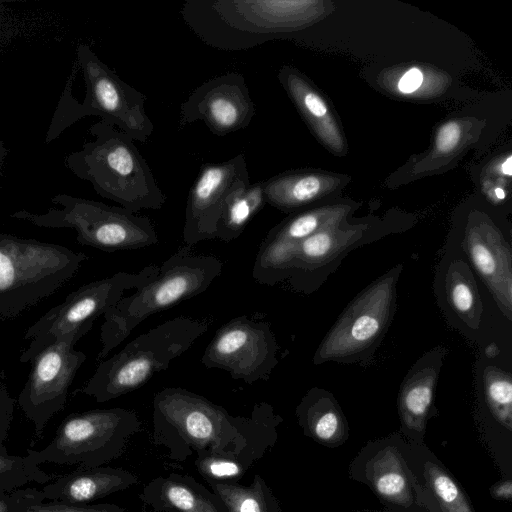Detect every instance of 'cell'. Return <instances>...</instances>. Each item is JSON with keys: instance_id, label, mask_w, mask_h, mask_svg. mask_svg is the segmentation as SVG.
Listing matches in <instances>:
<instances>
[{"instance_id": "1", "label": "cell", "mask_w": 512, "mask_h": 512, "mask_svg": "<svg viewBox=\"0 0 512 512\" xmlns=\"http://www.w3.org/2000/svg\"><path fill=\"white\" fill-rule=\"evenodd\" d=\"M153 440L171 460L214 454L233 458L247 471L277 442L283 418L266 402L249 416H233L222 406L181 387L153 398Z\"/></svg>"}, {"instance_id": "2", "label": "cell", "mask_w": 512, "mask_h": 512, "mask_svg": "<svg viewBox=\"0 0 512 512\" xmlns=\"http://www.w3.org/2000/svg\"><path fill=\"white\" fill-rule=\"evenodd\" d=\"M313 2L186 0L180 14L207 46L240 51L296 32L311 19Z\"/></svg>"}, {"instance_id": "3", "label": "cell", "mask_w": 512, "mask_h": 512, "mask_svg": "<svg viewBox=\"0 0 512 512\" xmlns=\"http://www.w3.org/2000/svg\"><path fill=\"white\" fill-rule=\"evenodd\" d=\"M93 140L65 158L66 167L98 195L126 210H159L166 202L146 160L128 135L102 120L89 129Z\"/></svg>"}, {"instance_id": "4", "label": "cell", "mask_w": 512, "mask_h": 512, "mask_svg": "<svg viewBox=\"0 0 512 512\" xmlns=\"http://www.w3.org/2000/svg\"><path fill=\"white\" fill-rule=\"evenodd\" d=\"M222 267L215 256L195 254L186 245L178 248L159 266L153 280L123 296L103 314L97 360L105 359L148 317L205 292Z\"/></svg>"}, {"instance_id": "5", "label": "cell", "mask_w": 512, "mask_h": 512, "mask_svg": "<svg viewBox=\"0 0 512 512\" xmlns=\"http://www.w3.org/2000/svg\"><path fill=\"white\" fill-rule=\"evenodd\" d=\"M76 51L86 88L85 97L82 102L73 97L69 79L49 126L46 142L56 139L86 116H99L132 140L146 142L154 131L145 111L146 95L122 80L88 45L80 43Z\"/></svg>"}, {"instance_id": "6", "label": "cell", "mask_w": 512, "mask_h": 512, "mask_svg": "<svg viewBox=\"0 0 512 512\" xmlns=\"http://www.w3.org/2000/svg\"><path fill=\"white\" fill-rule=\"evenodd\" d=\"M208 327V322L186 316L157 325L100 362L81 392L103 403L141 388L185 353Z\"/></svg>"}, {"instance_id": "7", "label": "cell", "mask_w": 512, "mask_h": 512, "mask_svg": "<svg viewBox=\"0 0 512 512\" xmlns=\"http://www.w3.org/2000/svg\"><path fill=\"white\" fill-rule=\"evenodd\" d=\"M86 258L62 245L0 233V320L55 293Z\"/></svg>"}, {"instance_id": "8", "label": "cell", "mask_w": 512, "mask_h": 512, "mask_svg": "<svg viewBox=\"0 0 512 512\" xmlns=\"http://www.w3.org/2000/svg\"><path fill=\"white\" fill-rule=\"evenodd\" d=\"M51 202L56 207L45 213L20 210L10 217L43 228L73 229L79 244L106 252L135 250L159 242L149 217L137 215L123 207L67 194H57Z\"/></svg>"}, {"instance_id": "9", "label": "cell", "mask_w": 512, "mask_h": 512, "mask_svg": "<svg viewBox=\"0 0 512 512\" xmlns=\"http://www.w3.org/2000/svg\"><path fill=\"white\" fill-rule=\"evenodd\" d=\"M140 430L141 421L133 410L117 407L75 412L60 423L45 447L30 448L27 455L39 466L99 467L118 459Z\"/></svg>"}, {"instance_id": "10", "label": "cell", "mask_w": 512, "mask_h": 512, "mask_svg": "<svg viewBox=\"0 0 512 512\" xmlns=\"http://www.w3.org/2000/svg\"><path fill=\"white\" fill-rule=\"evenodd\" d=\"M159 266L149 265L140 272H117L87 283L71 292L65 300L47 311L25 332L30 344L20 356L27 363L56 338L79 326L93 324L129 290H136L153 280Z\"/></svg>"}, {"instance_id": "11", "label": "cell", "mask_w": 512, "mask_h": 512, "mask_svg": "<svg viewBox=\"0 0 512 512\" xmlns=\"http://www.w3.org/2000/svg\"><path fill=\"white\" fill-rule=\"evenodd\" d=\"M400 271L391 269L353 299L319 345L315 364L351 362L375 347L392 319Z\"/></svg>"}, {"instance_id": "12", "label": "cell", "mask_w": 512, "mask_h": 512, "mask_svg": "<svg viewBox=\"0 0 512 512\" xmlns=\"http://www.w3.org/2000/svg\"><path fill=\"white\" fill-rule=\"evenodd\" d=\"M93 324L79 326L43 348L31 361L32 368L23 386L18 405L34 425L35 435L42 437L51 418L62 411L70 385L87 356L74 346Z\"/></svg>"}, {"instance_id": "13", "label": "cell", "mask_w": 512, "mask_h": 512, "mask_svg": "<svg viewBox=\"0 0 512 512\" xmlns=\"http://www.w3.org/2000/svg\"><path fill=\"white\" fill-rule=\"evenodd\" d=\"M407 451L408 441L400 432L370 440L350 462L348 476L366 485L389 511L428 512L422 506Z\"/></svg>"}, {"instance_id": "14", "label": "cell", "mask_w": 512, "mask_h": 512, "mask_svg": "<svg viewBox=\"0 0 512 512\" xmlns=\"http://www.w3.org/2000/svg\"><path fill=\"white\" fill-rule=\"evenodd\" d=\"M278 345L270 324L245 315L221 326L207 345L202 364L252 384L268 380L278 364Z\"/></svg>"}, {"instance_id": "15", "label": "cell", "mask_w": 512, "mask_h": 512, "mask_svg": "<svg viewBox=\"0 0 512 512\" xmlns=\"http://www.w3.org/2000/svg\"><path fill=\"white\" fill-rule=\"evenodd\" d=\"M250 184L244 153L219 163H205L189 190L185 208L183 241L193 247L215 239L217 222L228 197Z\"/></svg>"}, {"instance_id": "16", "label": "cell", "mask_w": 512, "mask_h": 512, "mask_svg": "<svg viewBox=\"0 0 512 512\" xmlns=\"http://www.w3.org/2000/svg\"><path fill=\"white\" fill-rule=\"evenodd\" d=\"M255 105L241 73L228 72L195 88L180 106L178 128L202 121L216 136L249 126Z\"/></svg>"}, {"instance_id": "17", "label": "cell", "mask_w": 512, "mask_h": 512, "mask_svg": "<svg viewBox=\"0 0 512 512\" xmlns=\"http://www.w3.org/2000/svg\"><path fill=\"white\" fill-rule=\"evenodd\" d=\"M445 353L438 347L423 355L401 386L398 397L399 432L411 443H425L427 422L433 416L434 392Z\"/></svg>"}, {"instance_id": "18", "label": "cell", "mask_w": 512, "mask_h": 512, "mask_svg": "<svg viewBox=\"0 0 512 512\" xmlns=\"http://www.w3.org/2000/svg\"><path fill=\"white\" fill-rule=\"evenodd\" d=\"M464 247L502 312L512 315V257L503 237L489 225L468 228Z\"/></svg>"}, {"instance_id": "19", "label": "cell", "mask_w": 512, "mask_h": 512, "mask_svg": "<svg viewBox=\"0 0 512 512\" xmlns=\"http://www.w3.org/2000/svg\"><path fill=\"white\" fill-rule=\"evenodd\" d=\"M407 459L425 510L475 512L464 489L425 443L408 441Z\"/></svg>"}, {"instance_id": "20", "label": "cell", "mask_w": 512, "mask_h": 512, "mask_svg": "<svg viewBox=\"0 0 512 512\" xmlns=\"http://www.w3.org/2000/svg\"><path fill=\"white\" fill-rule=\"evenodd\" d=\"M135 473L120 467L78 468L39 488L43 500L89 504L139 483Z\"/></svg>"}, {"instance_id": "21", "label": "cell", "mask_w": 512, "mask_h": 512, "mask_svg": "<svg viewBox=\"0 0 512 512\" xmlns=\"http://www.w3.org/2000/svg\"><path fill=\"white\" fill-rule=\"evenodd\" d=\"M139 498L155 512H229L213 491L190 475L174 472L152 479Z\"/></svg>"}, {"instance_id": "22", "label": "cell", "mask_w": 512, "mask_h": 512, "mask_svg": "<svg viewBox=\"0 0 512 512\" xmlns=\"http://www.w3.org/2000/svg\"><path fill=\"white\" fill-rule=\"evenodd\" d=\"M295 414L304 435L325 447L337 448L348 440L347 419L334 396L324 389H310Z\"/></svg>"}, {"instance_id": "23", "label": "cell", "mask_w": 512, "mask_h": 512, "mask_svg": "<svg viewBox=\"0 0 512 512\" xmlns=\"http://www.w3.org/2000/svg\"><path fill=\"white\" fill-rule=\"evenodd\" d=\"M278 79L318 135L334 149H339L342 141L322 97L291 67L284 66L279 71Z\"/></svg>"}, {"instance_id": "24", "label": "cell", "mask_w": 512, "mask_h": 512, "mask_svg": "<svg viewBox=\"0 0 512 512\" xmlns=\"http://www.w3.org/2000/svg\"><path fill=\"white\" fill-rule=\"evenodd\" d=\"M327 187L323 175L303 172L283 173L263 181L266 203L285 212L314 201Z\"/></svg>"}, {"instance_id": "25", "label": "cell", "mask_w": 512, "mask_h": 512, "mask_svg": "<svg viewBox=\"0 0 512 512\" xmlns=\"http://www.w3.org/2000/svg\"><path fill=\"white\" fill-rule=\"evenodd\" d=\"M265 203L263 181L235 190L223 207L217 222L215 239L230 242L238 238Z\"/></svg>"}, {"instance_id": "26", "label": "cell", "mask_w": 512, "mask_h": 512, "mask_svg": "<svg viewBox=\"0 0 512 512\" xmlns=\"http://www.w3.org/2000/svg\"><path fill=\"white\" fill-rule=\"evenodd\" d=\"M229 512H282L280 503L260 474L249 485L208 481Z\"/></svg>"}, {"instance_id": "27", "label": "cell", "mask_w": 512, "mask_h": 512, "mask_svg": "<svg viewBox=\"0 0 512 512\" xmlns=\"http://www.w3.org/2000/svg\"><path fill=\"white\" fill-rule=\"evenodd\" d=\"M446 293L455 313L471 328L477 330L482 314V304L475 280L468 265L453 261L446 273Z\"/></svg>"}, {"instance_id": "28", "label": "cell", "mask_w": 512, "mask_h": 512, "mask_svg": "<svg viewBox=\"0 0 512 512\" xmlns=\"http://www.w3.org/2000/svg\"><path fill=\"white\" fill-rule=\"evenodd\" d=\"M57 476L41 469L27 454L25 456L0 454V495L32 483L46 484Z\"/></svg>"}, {"instance_id": "29", "label": "cell", "mask_w": 512, "mask_h": 512, "mask_svg": "<svg viewBox=\"0 0 512 512\" xmlns=\"http://www.w3.org/2000/svg\"><path fill=\"white\" fill-rule=\"evenodd\" d=\"M484 393L488 408L508 432L512 431V379L497 367H486L483 373Z\"/></svg>"}, {"instance_id": "30", "label": "cell", "mask_w": 512, "mask_h": 512, "mask_svg": "<svg viewBox=\"0 0 512 512\" xmlns=\"http://www.w3.org/2000/svg\"><path fill=\"white\" fill-rule=\"evenodd\" d=\"M12 512H125V509L113 503L70 504L43 500L39 489L33 487L22 488Z\"/></svg>"}, {"instance_id": "31", "label": "cell", "mask_w": 512, "mask_h": 512, "mask_svg": "<svg viewBox=\"0 0 512 512\" xmlns=\"http://www.w3.org/2000/svg\"><path fill=\"white\" fill-rule=\"evenodd\" d=\"M195 466L199 474L207 482H238L247 472V470L233 458L214 454L197 456Z\"/></svg>"}, {"instance_id": "32", "label": "cell", "mask_w": 512, "mask_h": 512, "mask_svg": "<svg viewBox=\"0 0 512 512\" xmlns=\"http://www.w3.org/2000/svg\"><path fill=\"white\" fill-rule=\"evenodd\" d=\"M14 414V400L0 382V454H8L4 445L7 440Z\"/></svg>"}, {"instance_id": "33", "label": "cell", "mask_w": 512, "mask_h": 512, "mask_svg": "<svg viewBox=\"0 0 512 512\" xmlns=\"http://www.w3.org/2000/svg\"><path fill=\"white\" fill-rule=\"evenodd\" d=\"M461 128L455 121L443 124L437 132L435 145L441 153L451 152L459 143Z\"/></svg>"}, {"instance_id": "34", "label": "cell", "mask_w": 512, "mask_h": 512, "mask_svg": "<svg viewBox=\"0 0 512 512\" xmlns=\"http://www.w3.org/2000/svg\"><path fill=\"white\" fill-rule=\"evenodd\" d=\"M423 74L420 69L413 67L406 71L398 82V89L404 94L416 91L423 83Z\"/></svg>"}, {"instance_id": "35", "label": "cell", "mask_w": 512, "mask_h": 512, "mask_svg": "<svg viewBox=\"0 0 512 512\" xmlns=\"http://www.w3.org/2000/svg\"><path fill=\"white\" fill-rule=\"evenodd\" d=\"M490 495L493 499L510 501L512 499V481L510 478L502 479L490 487Z\"/></svg>"}, {"instance_id": "36", "label": "cell", "mask_w": 512, "mask_h": 512, "mask_svg": "<svg viewBox=\"0 0 512 512\" xmlns=\"http://www.w3.org/2000/svg\"><path fill=\"white\" fill-rule=\"evenodd\" d=\"M22 488L0 495V512H12L21 496Z\"/></svg>"}, {"instance_id": "37", "label": "cell", "mask_w": 512, "mask_h": 512, "mask_svg": "<svg viewBox=\"0 0 512 512\" xmlns=\"http://www.w3.org/2000/svg\"><path fill=\"white\" fill-rule=\"evenodd\" d=\"M501 171L503 174L512 175V157L509 156L501 165Z\"/></svg>"}, {"instance_id": "38", "label": "cell", "mask_w": 512, "mask_h": 512, "mask_svg": "<svg viewBox=\"0 0 512 512\" xmlns=\"http://www.w3.org/2000/svg\"><path fill=\"white\" fill-rule=\"evenodd\" d=\"M7 154V148L5 147L4 143L0 141V179L2 177V168Z\"/></svg>"}, {"instance_id": "39", "label": "cell", "mask_w": 512, "mask_h": 512, "mask_svg": "<svg viewBox=\"0 0 512 512\" xmlns=\"http://www.w3.org/2000/svg\"><path fill=\"white\" fill-rule=\"evenodd\" d=\"M495 195L498 199H504L506 197L505 191L501 188L495 189Z\"/></svg>"}, {"instance_id": "40", "label": "cell", "mask_w": 512, "mask_h": 512, "mask_svg": "<svg viewBox=\"0 0 512 512\" xmlns=\"http://www.w3.org/2000/svg\"><path fill=\"white\" fill-rule=\"evenodd\" d=\"M352 512H392V511L384 509V510H357V511H352Z\"/></svg>"}]
</instances>
